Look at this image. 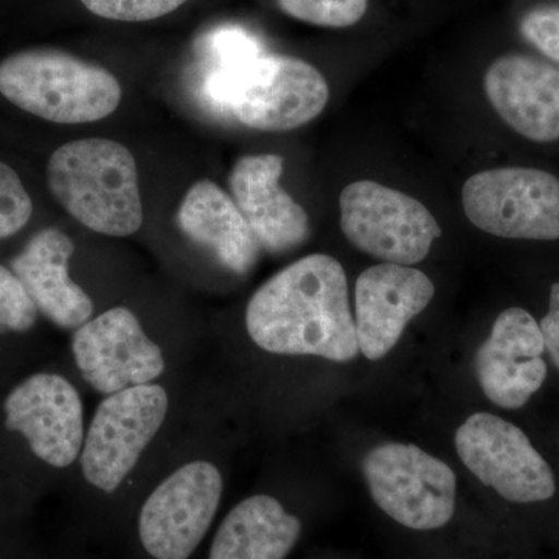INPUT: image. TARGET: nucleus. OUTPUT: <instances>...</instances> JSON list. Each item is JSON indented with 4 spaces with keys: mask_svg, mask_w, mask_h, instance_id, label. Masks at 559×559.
<instances>
[{
    "mask_svg": "<svg viewBox=\"0 0 559 559\" xmlns=\"http://www.w3.org/2000/svg\"><path fill=\"white\" fill-rule=\"evenodd\" d=\"M433 294L432 280L415 267L381 263L364 271L355 289L359 352L370 360L384 358L407 323L428 308Z\"/></svg>",
    "mask_w": 559,
    "mask_h": 559,
    "instance_id": "nucleus-14",
    "label": "nucleus"
},
{
    "mask_svg": "<svg viewBox=\"0 0 559 559\" xmlns=\"http://www.w3.org/2000/svg\"><path fill=\"white\" fill-rule=\"evenodd\" d=\"M168 404L159 384L134 385L106 396L95 411L80 455L86 480L102 491H116L159 432Z\"/></svg>",
    "mask_w": 559,
    "mask_h": 559,
    "instance_id": "nucleus-8",
    "label": "nucleus"
},
{
    "mask_svg": "<svg viewBox=\"0 0 559 559\" xmlns=\"http://www.w3.org/2000/svg\"><path fill=\"white\" fill-rule=\"evenodd\" d=\"M340 207L347 240L384 263L417 264L441 237L439 223L421 202L373 180L345 187Z\"/></svg>",
    "mask_w": 559,
    "mask_h": 559,
    "instance_id": "nucleus-6",
    "label": "nucleus"
},
{
    "mask_svg": "<svg viewBox=\"0 0 559 559\" xmlns=\"http://www.w3.org/2000/svg\"><path fill=\"white\" fill-rule=\"evenodd\" d=\"M75 245L64 231L44 229L11 260L14 272L36 310L64 330L79 329L91 320L94 301L69 274Z\"/></svg>",
    "mask_w": 559,
    "mask_h": 559,
    "instance_id": "nucleus-17",
    "label": "nucleus"
},
{
    "mask_svg": "<svg viewBox=\"0 0 559 559\" xmlns=\"http://www.w3.org/2000/svg\"><path fill=\"white\" fill-rule=\"evenodd\" d=\"M362 473L373 502L404 527L437 530L454 516V471L415 444L373 448L362 459Z\"/></svg>",
    "mask_w": 559,
    "mask_h": 559,
    "instance_id": "nucleus-5",
    "label": "nucleus"
},
{
    "mask_svg": "<svg viewBox=\"0 0 559 559\" xmlns=\"http://www.w3.org/2000/svg\"><path fill=\"white\" fill-rule=\"evenodd\" d=\"M301 522L271 496L238 503L219 525L209 559H285L300 538Z\"/></svg>",
    "mask_w": 559,
    "mask_h": 559,
    "instance_id": "nucleus-19",
    "label": "nucleus"
},
{
    "mask_svg": "<svg viewBox=\"0 0 559 559\" xmlns=\"http://www.w3.org/2000/svg\"><path fill=\"white\" fill-rule=\"evenodd\" d=\"M539 329L547 353L559 370V283L551 286L549 312L540 320Z\"/></svg>",
    "mask_w": 559,
    "mask_h": 559,
    "instance_id": "nucleus-26",
    "label": "nucleus"
},
{
    "mask_svg": "<svg viewBox=\"0 0 559 559\" xmlns=\"http://www.w3.org/2000/svg\"><path fill=\"white\" fill-rule=\"evenodd\" d=\"M223 496V477L197 460L176 469L143 503L139 535L156 559H189L207 535Z\"/></svg>",
    "mask_w": 559,
    "mask_h": 559,
    "instance_id": "nucleus-10",
    "label": "nucleus"
},
{
    "mask_svg": "<svg viewBox=\"0 0 559 559\" xmlns=\"http://www.w3.org/2000/svg\"><path fill=\"white\" fill-rule=\"evenodd\" d=\"M91 13L105 20L145 22L170 14L187 0H81Z\"/></svg>",
    "mask_w": 559,
    "mask_h": 559,
    "instance_id": "nucleus-24",
    "label": "nucleus"
},
{
    "mask_svg": "<svg viewBox=\"0 0 559 559\" xmlns=\"http://www.w3.org/2000/svg\"><path fill=\"white\" fill-rule=\"evenodd\" d=\"M202 66L234 64L264 53L260 39L237 25L210 32L200 40Z\"/></svg>",
    "mask_w": 559,
    "mask_h": 559,
    "instance_id": "nucleus-21",
    "label": "nucleus"
},
{
    "mask_svg": "<svg viewBox=\"0 0 559 559\" xmlns=\"http://www.w3.org/2000/svg\"><path fill=\"white\" fill-rule=\"evenodd\" d=\"M466 468L506 500L544 502L557 491L554 471L518 426L496 415H471L455 433Z\"/></svg>",
    "mask_w": 559,
    "mask_h": 559,
    "instance_id": "nucleus-9",
    "label": "nucleus"
},
{
    "mask_svg": "<svg viewBox=\"0 0 559 559\" xmlns=\"http://www.w3.org/2000/svg\"><path fill=\"white\" fill-rule=\"evenodd\" d=\"M466 216L477 229L511 240H559V179L536 168L477 173L462 190Z\"/></svg>",
    "mask_w": 559,
    "mask_h": 559,
    "instance_id": "nucleus-7",
    "label": "nucleus"
},
{
    "mask_svg": "<svg viewBox=\"0 0 559 559\" xmlns=\"http://www.w3.org/2000/svg\"><path fill=\"white\" fill-rule=\"evenodd\" d=\"M33 215L31 194L17 173L0 162V240L13 237Z\"/></svg>",
    "mask_w": 559,
    "mask_h": 559,
    "instance_id": "nucleus-22",
    "label": "nucleus"
},
{
    "mask_svg": "<svg viewBox=\"0 0 559 559\" xmlns=\"http://www.w3.org/2000/svg\"><path fill=\"white\" fill-rule=\"evenodd\" d=\"M5 425L53 468H68L83 451V401L60 374L36 373L13 389L5 400Z\"/></svg>",
    "mask_w": 559,
    "mask_h": 559,
    "instance_id": "nucleus-12",
    "label": "nucleus"
},
{
    "mask_svg": "<svg viewBox=\"0 0 559 559\" xmlns=\"http://www.w3.org/2000/svg\"><path fill=\"white\" fill-rule=\"evenodd\" d=\"M0 94L39 119L83 124L119 108L121 86L102 66L62 50L32 49L0 62Z\"/></svg>",
    "mask_w": 559,
    "mask_h": 559,
    "instance_id": "nucleus-4",
    "label": "nucleus"
},
{
    "mask_svg": "<svg viewBox=\"0 0 559 559\" xmlns=\"http://www.w3.org/2000/svg\"><path fill=\"white\" fill-rule=\"evenodd\" d=\"M189 240L213 253L234 274L246 275L259 261L260 245L231 197L212 180L194 182L178 210Z\"/></svg>",
    "mask_w": 559,
    "mask_h": 559,
    "instance_id": "nucleus-18",
    "label": "nucleus"
},
{
    "mask_svg": "<svg viewBox=\"0 0 559 559\" xmlns=\"http://www.w3.org/2000/svg\"><path fill=\"white\" fill-rule=\"evenodd\" d=\"M246 329L274 355L348 362L359 353L347 275L323 253L297 260L260 286L246 310Z\"/></svg>",
    "mask_w": 559,
    "mask_h": 559,
    "instance_id": "nucleus-1",
    "label": "nucleus"
},
{
    "mask_svg": "<svg viewBox=\"0 0 559 559\" xmlns=\"http://www.w3.org/2000/svg\"><path fill=\"white\" fill-rule=\"evenodd\" d=\"M521 33L550 60L559 62V5L533 9L522 17Z\"/></svg>",
    "mask_w": 559,
    "mask_h": 559,
    "instance_id": "nucleus-25",
    "label": "nucleus"
},
{
    "mask_svg": "<svg viewBox=\"0 0 559 559\" xmlns=\"http://www.w3.org/2000/svg\"><path fill=\"white\" fill-rule=\"evenodd\" d=\"M38 310L20 278L0 264V333H24L33 329Z\"/></svg>",
    "mask_w": 559,
    "mask_h": 559,
    "instance_id": "nucleus-23",
    "label": "nucleus"
},
{
    "mask_svg": "<svg viewBox=\"0 0 559 559\" xmlns=\"http://www.w3.org/2000/svg\"><path fill=\"white\" fill-rule=\"evenodd\" d=\"M282 173L283 157L253 154L238 159L229 176L231 200L270 253L289 252L310 238V218L280 186Z\"/></svg>",
    "mask_w": 559,
    "mask_h": 559,
    "instance_id": "nucleus-15",
    "label": "nucleus"
},
{
    "mask_svg": "<svg viewBox=\"0 0 559 559\" xmlns=\"http://www.w3.org/2000/svg\"><path fill=\"white\" fill-rule=\"evenodd\" d=\"M201 105L250 130L283 132L310 123L330 98L325 76L310 62L263 53L234 64L202 66Z\"/></svg>",
    "mask_w": 559,
    "mask_h": 559,
    "instance_id": "nucleus-2",
    "label": "nucleus"
},
{
    "mask_svg": "<svg viewBox=\"0 0 559 559\" xmlns=\"http://www.w3.org/2000/svg\"><path fill=\"white\" fill-rule=\"evenodd\" d=\"M47 182L55 200L87 229L130 237L142 227L138 164L127 146L109 139H81L51 154Z\"/></svg>",
    "mask_w": 559,
    "mask_h": 559,
    "instance_id": "nucleus-3",
    "label": "nucleus"
},
{
    "mask_svg": "<svg viewBox=\"0 0 559 559\" xmlns=\"http://www.w3.org/2000/svg\"><path fill=\"white\" fill-rule=\"evenodd\" d=\"M277 3L294 20L330 28L358 24L369 7V0H277Z\"/></svg>",
    "mask_w": 559,
    "mask_h": 559,
    "instance_id": "nucleus-20",
    "label": "nucleus"
},
{
    "mask_svg": "<svg viewBox=\"0 0 559 559\" xmlns=\"http://www.w3.org/2000/svg\"><path fill=\"white\" fill-rule=\"evenodd\" d=\"M72 352L81 377L103 395L151 384L165 370L159 345L146 336L134 312L124 307L110 308L79 326Z\"/></svg>",
    "mask_w": 559,
    "mask_h": 559,
    "instance_id": "nucleus-11",
    "label": "nucleus"
},
{
    "mask_svg": "<svg viewBox=\"0 0 559 559\" xmlns=\"http://www.w3.org/2000/svg\"><path fill=\"white\" fill-rule=\"evenodd\" d=\"M539 323L522 308L500 312L474 359L487 399L503 409H521L547 378Z\"/></svg>",
    "mask_w": 559,
    "mask_h": 559,
    "instance_id": "nucleus-13",
    "label": "nucleus"
},
{
    "mask_svg": "<svg viewBox=\"0 0 559 559\" xmlns=\"http://www.w3.org/2000/svg\"><path fill=\"white\" fill-rule=\"evenodd\" d=\"M492 108L514 131L535 142L559 139V69L510 53L489 66L484 79Z\"/></svg>",
    "mask_w": 559,
    "mask_h": 559,
    "instance_id": "nucleus-16",
    "label": "nucleus"
}]
</instances>
